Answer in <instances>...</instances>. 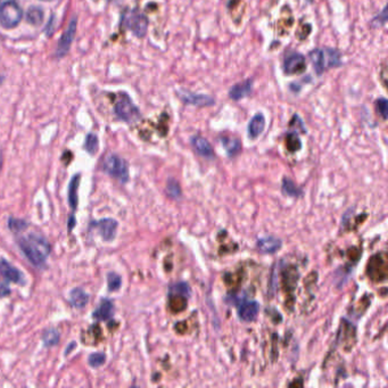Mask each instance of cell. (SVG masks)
<instances>
[{"mask_svg":"<svg viewBox=\"0 0 388 388\" xmlns=\"http://www.w3.org/2000/svg\"><path fill=\"white\" fill-rule=\"evenodd\" d=\"M75 226V219L73 218V216H72V218L70 219V221H69V230L71 231L72 230V228H73Z\"/></svg>","mask_w":388,"mask_h":388,"instance_id":"obj_32","label":"cell"},{"mask_svg":"<svg viewBox=\"0 0 388 388\" xmlns=\"http://www.w3.org/2000/svg\"><path fill=\"white\" fill-rule=\"evenodd\" d=\"M307 70V63H305L304 56L301 54H292L288 55L283 62V71L286 74H298L303 73Z\"/></svg>","mask_w":388,"mask_h":388,"instance_id":"obj_9","label":"cell"},{"mask_svg":"<svg viewBox=\"0 0 388 388\" xmlns=\"http://www.w3.org/2000/svg\"><path fill=\"white\" fill-rule=\"evenodd\" d=\"M27 21L32 25H40L44 21V10L40 7H30L27 13Z\"/></svg>","mask_w":388,"mask_h":388,"instance_id":"obj_20","label":"cell"},{"mask_svg":"<svg viewBox=\"0 0 388 388\" xmlns=\"http://www.w3.org/2000/svg\"><path fill=\"white\" fill-rule=\"evenodd\" d=\"M9 294H10L9 288H8L5 283H2V282H0V298H2V297H5V296H8Z\"/></svg>","mask_w":388,"mask_h":388,"instance_id":"obj_31","label":"cell"},{"mask_svg":"<svg viewBox=\"0 0 388 388\" xmlns=\"http://www.w3.org/2000/svg\"><path fill=\"white\" fill-rule=\"evenodd\" d=\"M376 110L379 113V115L382 116L384 120L387 118V100L386 98H379L376 100Z\"/></svg>","mask_w":388,"mask_h":388,"instance_id":"obj_29","label":"cell"},{"mask_svg":"<svg viewBox=\"0 0 388 388\" xmlns=\"http://www.w3.org/2000/svg\"><path fill=\"white\" fill-rule=\"evenodd\" d=\"M310 59L314 66V70L320 75L329 66L339 64V56L336 50L332 49H314L310 53Z\"/></svg>","mask_w":388,"mask_h":388,"instance_id":"obj_2","label":"cell"},{"mask_svg":"<svg viewBox=\"0 0 388 388\" xmlns=\"http://www.w3.org/2000/svg\"><path fill=\"white\" fill-rule=\"evenodd\" d=\"M91 227L98 229L101 238L105 241H112L116 236L118 223L116 220L107 218V219H101L99 221L92 222Z\"/></svg>","mask_w":388,"mask_h":388,"instance_id":"obj_7","label":"cell"},{"mask_svg":"<svg viewBox=\"0 0 388 388\" xmlns=\"http://www.w3.org/2000/svg\"><path fill=\"white\" fill-rule=\"evenodd\" d=\"M222 141H223L224 147L228 151V153H229V155H234V154L239 152L240 144H239V141L237 140V139H223Z\"/></svg>","mask_w":388,"mask_h":388,"instance_id":"obj_25","label":"cell"},{"mask_svg":"<svg viewBox=\"0 0 388 388\" xmlns=\"http://www.w3.org/2000/svg\"><path fill=\"white\" fill-rule=\"evenodd\" d=\"M21 251L34 267H43L50 253V245L45 237L31 234L17 240Z\"/></svg>","mask_w":388,"mask_h":388,"instance_id":"obj_1","label":"cell"},{"mask_svg":"<svg viewBox=\"0 0 388 388\" xmlns=\"http://www.w3.org/2000/svg\"><path fill=\"white\" fill-rule=\"evenodd\" d=\"M252 91V80H247L244 82L234 86L229 90V97L234 100H240L251 94Z\"/></svg>","mask_w":388,"mask_h":388,"instance_id":"obj_16","label":"cell"},{"mask_svg":"<svg viewBox=\"0 0 388 388\" xmlns=\"http://www.w3.org/2000/svg\"><path fill=\"white\" fill-rule=\"evenodd\" d=\"M98 146H99V141H98V138L96 134L94 133L88 134L86 138V144H85L86 151L91 155H95L98 151Z\"/></svg>","mask_w":388,"mask_h":388,"instance_id":"obj_22","label":"cell"},{"mask_svg":"<svg viewBox=\"0 0 388 388\" xmlns=\"http://www.w3.org/2000/svg\"><path fill=\"white\" fill-rule=\"evenodd\" d=\"M287 147L291 149V151H297L301 147V142H299V139L296 136V134H289L287 137Z\"/></svg>","mask_w":388,"mask_h":388,"instance_id":"obj_30","label":"cell"},{"mask_svg":"<svg viewBox=\"0 0 388 388\" xmlns=\"http://www.w3.org/2000/svg\"><path fill=\"white\" fill-rule=\"evenodd\" d=\"M282 190H283V193L288 196H297L299 194L298 188L295 186V183L292 180H289L287 178H284L283 180Z\"/></svg>","mask_w":388,"mask_h":388,"instance_id":"obj_27","label":"cell"},{"mask_svg":"<svg viewBox=\"0 0 388 388\" xmlns=\"http://www.w3.org/2000/svg\"><path fill=\"white\" fill-rule=\"evenodd\" d=\"M258 312H260V304L255 301L242 303L238 309V315L239 319L245 322H252L256 319Z\"/></svg>","mask_w":388,"mask_h":388,"instance_id":"obj_12","label":"cell"},{"mask_svg":"<svg viewBox=\"0 0 388 388\" xmlns=\"http://www.w3.org/2000/svg\"><path fill=\"white\" fill-rule=\"evenodd\" d=\"M75 31H76V19H72L71 23L69 25V28L66 29L65 32L62 35V38L59 39L58 43V47H57L56 55L58 57H63L67 51H69L72 43L74 40V35H75Z\"/></svg>","mask_w":388,"mask_h":388,"instance_id":"obj_10","label":"cell"},{"mask_svg":"<svg viewBox=\"0 0 388 388\" xmlns=\"http://www.w3.org/2000/svg\"><path fill=\"white\" fill-rule=\"evenodd\" d=\"M281 247V241L275 237H267L258 239L257 248L262 253H275Z\"/></svg>","mask_w":388,"mask_h":388,"instance_id":"obj_17","label":"cell"},{"mask_svg":"<svg viewBox=\"0 0 388 388\" xmlns=\"http://www.w3.org/2000/svg\"><path fill=\"white\" fill-rule=\"evenodd\" d=\"M103 169L105 172L113 178H116L121 182H127L129 179V167L128 163L115 154L108 155L103 163Z\"/></svg>","mask_w":388,"mask_h":388,"instance_id":"obj_4","label":"cell"},{"mask_svg":"<svg viewBox=\"0 0 388 388\" xmlns=\"http://www.w3.org/2000/svg\"><path fill=\"white\" fill-rule=\"evenodd\" d=\"M114 315V304L110 299H103L100 302L99 307L92 314V317L95 319L99 320V321H107L111 320Z\"/></svg>","mask_w":388,"mask_h":388,"instance_id":"obj_14","label":"cell"},{"mask_svg":"<svg viewBox=\"0 0 388 388\" xmlns=\"http://www.w3.org/2000/svg\"><path fill=\"white\" fill-rule=\"evenodd\" d=\"M167 188H168V193L170 194V196H172L173 198H179L181 196L180 186H179L177 181H174L173 179H170L168 181V187Z\"/></svg>","mask_w":388,"mask_h":388,"instance_id":"obj_28","label":"cell"},{"mask_svg":"<svg viewBox=\"0 0 388 388\" xmlns=\"http://www.w3.org/2000/svg\"><path fill=\"white\" fill-rule=\"evenodd\" d=\"M28 222H25L24 220H19V219H15V218H9L8 219V228L15 234H18V232H22L24 230L28 229Z\"/></svg>","mask_w":388,"mask_h":388,"instance_id":"obj_23","label":"cell"},{"mask_svg":"<svg viewBox=\"0 0 388 388\" xmlns=\"http://www.w3.org/2000/svg\"><path fill=\"white\" fill-rule=\"evenodd\" d=\"M114 111H115L116 116L120 120L128 123L137 121L140 117V112H139L138 107L133 104L130 97L127 94L118 95L115 106H114Z\"/></svg>","mask_w":388,"mask_h":388,"instance_id":"obj_5","label":"cell"},{"mask_svg":"<svg viewBox=\"0 0 388 388\" xmlns=\"http://www.w3.org/2000/svg\"><path fill=\"white\" fill-rule=\"evenodd\" d=\"M3 168V153L0 151V171H2Z\"/></svg>","mask_w":388,"mask_h":388,"instance_id":"obj_33","label":"cell"},{"mask_svg":"<svg viewBox=\"0 0 388 388\" xmlns=\"http://www.w3.org/2000/svg\"><path fill=\"white\" fill-rule=\"evenodd\" d=\"M70 301L73 307L76 309H82L89 302V295H88L84 289L74 288L70 293Z\"/></svg>","mask_w":388,"mask_h":388,"instance_id":"obj_18","label":"cell"},{"mask_svg":"<svg viewBox=\"0 0 388 388\" xmlns=\"http://www.w3.org/2000/svg\"><path fill=\"white\" fill-rule=\"evenodd\" d=\"M23 10L15 2H5L0 6V24L5 29H14L21 23Z\"/></svg>","mask_w":388,"mask_h":388,"instance_id":"obj_3","label":"cell"},{"mask_svg":"<svg viewBox=\"0 0 388 388\" xmlns=\"http://www.w3.org/2000/svg\"><path fill=\"white\" fill-rule=\"evenodd\" d=\"M88 361H89V364L92 368H99L100 365L105 363L106 355L104 353H94L89 356Z\"/></svg>","mask_w":388,"mask_h":388,"instance_id":"obj_26","label":"cell"},{"mask_svg":"<svg viewBox=\"0 0 388 388\" xmlns=\"http://www.w3.org/2000/svg\"><path fill=\"white\" fill-rule=\"evenodd\" d=\"M264 128H266V117L263 114L257 113L256 115L252 117L250 123H248V128H247L248 136H250V138L252 139H255L263 132Z\"/></svg>","mask_w":388,"mask_h":388,"instance_id":"obj_13","label":"cell"},{"mask_svg":"<svg viewBox=\"0 0 388 388\" xmlns=\"http://www.w3.org/2000/svg\"><path fill=\"white\" fill-rule=\"evenodd\" d=\"M80 183V174H76L75 177L72 178L70 187H69V201L71 208L75 210L77 206V189H79Z\"/></svg>","mask_w":388,"mask_h":388,"instance_id":"obj_19","label":"cell"},{"mask_svg":"<svg viewBox=\"0 0 388 388\" xmlns=\"http://www.w3.org/2000/svg\"><path fill=\"white\" fill-rule=\"evenodd\" d=\"M178 96L180 97L181 100L186 103V104L197 106V107L212 106V105H214V103H215L211 96L201 95V94H193V92H190V91L179 90Z\"/></svg>","mask_w":388,"mask_h":388,"instance_id":"obj_8","label":"cell"},{"mask_svg":"<svg viewBox=\"0 0 388 388\" xmlns=\"http://www.w3.org/2000/svg\"><path fill=\"white\" fill-rule=\"evenodd\" d=\"M191 145H193L195 151L199 155H201V156L209 157V158H212L214 156L213 148H212L211 144L206 140L205 138L199 137V136L193 137V139H191Z\"/></svg>","mask_w":388,"mask_h":388,"instance_id":"obj_15","label":"cell"},{"mask_svg":"<svg viewBox=\"0 0 388 388\" xmlns=\"http://www.w3.org/2000/svg\"><path fill=\"white\" fill-rule=\"evenodd\" d=\"M43 341L45 346L51 348L59 341V333L55 328L47 329L43 335Z\"/></svg>","mask_w":388,"mask_h":388,"instance_id":"obj_21","label":"cell"},{"mask_svg":"<svg viewBox=\"0 0 388 388\" xmlns=\"http://www.w3.org/2000/svg\"><path fill=\"white\" fill-rule=\"evenodd\" d=\"M0 275L8 281L15 283H24V277L18 269L10 264L6 260H0Z\"/></svg>","mask_w":388,"mask_h":388,"instance_id":"obj_11","label":"cell"},{"mask_svg":"<svg viewBox=\"0 0 388 388\" xmlns=\"http://www.w3.org/2000/svg\"><path fill=\"white\" fill-rule=\"evenodd\" d=\"M124 24L138 38H142L147 33L148 19L137 10H130L124 16Z\"/></svg>","mask_w":388,"mask_h":388,"instance_id":"obj_6","label":"cell"},{"mask_svg":"<svg viewBox=\"0 0 388 388\" xmlns=\"http://www.w3.org/2000/svg\"><path fill=\"white\" fill-rule=\"evenodd\" d=\"M107 283H108V289H110L111 292H115L117 291V289H120L122 284V279L117 275V273L111 272V273H108V276H107Z\"/></svg>","mask_w":388,"mask_h":388,"instance_id":"obj_24","label":"cell"},{"mask_svg":"<svg viewBox=\"0 0 388 388\" xmlns=\"http://www.w3.org/2000/svg\"><path fill=\"white\" fill-rule=\"evenodd\" d=\"M45 2H53V0H45Z\"/></svg>","mask_w":388,"mask_h":388,"instance_id":"obj_34","label":"cell"}]
</instances>
